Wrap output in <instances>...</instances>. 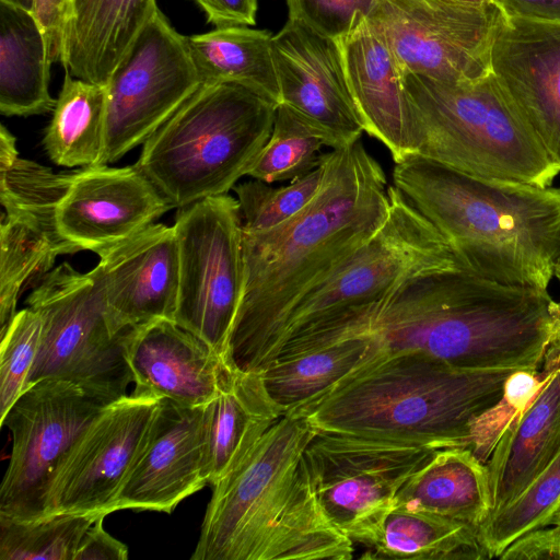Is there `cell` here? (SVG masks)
<instances>
[{"mask_svg": "<svg viewBox=\"0 0 560 560\" xmlns=\"http://www.w3.org/2000/svg\"><path fill=\"white\" fill-rule=\"evenodd\" d=\"M322 185L307 206L267 231H243L244 289L226 359L265 369L295 304L381 225L388 210L385 172L361 139L324 153Z\"/></svg>", "mask_w": 560, "mask_h": 560, "instance_id": "cell-1", "label": "cell"}, {"mask_svg": "<svg viewBox=\"0 0 560 560\" xmlns=\"http://www.w3.org/2000/svg\"><path fill=\"white\" fill-rule=\"evenodd\" d=\"M558 306L548 290L464 269L433 271L350 310L334 334L368 336L372 347L362 360L419 351L460 369L537 371L557 331Z\"/></svg>", "mask_w": 560, "mask_h": 560, "instance_id": "cell-2", "label": "cell"}, {"mask_svg": "<svg viewBox=\"0 0 560 560\" xmlns=\"http://www.w3.org/2000/svg\"><path fill=\"white\" fill-rule=\"evenodd\" d=\"M393 185L444 236L460 267L548 290L560 259V188L480 177L410 154Z\"/></svg>", "mask_w": 560, "mask_h": 560, "instance_id": "cell-3", "label": "cell"}, {"mask_svg": "<svg viewBox=\"0 0 560 560\" xmlns=\"http://www.w3.org/2000/svg\"><path fill=\"white\" fill-rule=\"evenodd\" d=\"M316 430L285 412L212 487L192 560H350L353 541L323 511L305 458Z\"/></svg>", "mask_w": 560, "mask_h": 560, "instance_id": "cell-4", "label": "cell"}, {"mask_svg": "<svg viewBox=\"0 0 560 560\" xmlns=\"http://www.w3.org/2000/svg\"><path fill=\"white\" fill-rule=\"evenodd\" d=\"M515 371L460 369L419 351L377 353L287 412L318 432L470 448L475 423L502 398Z\"/></svg>", "mask_w": 560, "mask_h": 560, "instance_id": "cell-5", "label": "cell"}, {"mask_svg": "<svg viewBox=\"0 0 560 560\" xmlns=\"http://www.w3.org/2000/svg\"><path fill=\"white\" fill-rule=\"evenodd\" d=\"M277 107L238 84H201L143 143L136 165L174 208L228 194L266 145Z\"/></svg>", "mask_w": 560, "mask_h": 560, "instance_id": "cell-6", "label": "cell"}, {"mask_svg": "<svg viewBox=\"0 0 560 560\" xmlns=\"http://www.w3.org/2000/svg\"><path fill=\"white\" fill-rule=\"evenodd\" d=\"M419 136L417 154L459 172L551 186L560 173L502 96L491 71L445 82L404 75Z\"/></svg>", "mask_w": 560, "mask_h": 560, "instance_id": "cell-7", "label": "cell"}, {"mask_svg": "<svg viewBox=\"0 0 560 560\" xmlns=\"http://www.w3.org/2000/svg\"><path fill=\"white\" fill-rule=\"evenodd\" d=\"M388 198L377 230L291 310L265 369L289 340L334 315L377 301L417 276L463 269L444 236L393 184Z\"/></svg>", "mask_w": 560, "mask_h": 560, "instance_id": "cell-8", "label": "cell"}, {"mask_svg": "<svg viewBox=\"0 0 560 560\" xmlns=\"http://www.w3.org/2000/svg\"><path fill=\"white\" fill-rule=\"evenodd\" d=\"M26 303L39 314L42 332L25 388L59 378L107 404L127 395L132 382L126 354L129 330H110L94 269L82 273L65 261L40 278Z\"/></svg>", "mask_w": 560, "mask_h": 560, "instance_id": "cell-9", "label": "cell"}, {"mask_svg": "<svg viewBox=\"0 0 560 560\" xmlns=\"http://www.w3.org/2000/svg\"><path fill=\"white\" fill-rule=\"evenodd\" d=\"M179 284L174 322L222 358L244 289L243 224L229 194L178 208Z\"/></svg>", "mask_w": 560, "mask_h": 560, "instance_id": "cell-10", "label": "cell"}, {"mask_svg": "<svg viewBox=\"0 0 560 560\" xmlns=\"http://www.w3.org/2000/svg\"><path fill=\"white\" fill-rule=\"evenodd\" d=\"M106 85L100 164L143 144L201 85L186 36L158 8Z\"/></svg>", "mask_w": 560, "mask_h": 560, "instance_id": "cell-11", "label": "cell"}, {"mask_svg": "<svg viewBox=\"0 0 560 560\" xmlns=\"http://www.w3.org/2000/svg\"><path fill=\"white\" fill-rule=\"evenodd\" d=\"M108 404L74 383L43 378L27 386L0 419L12 436L0 487V517L45 515L55 474L75 441Z\"/></svg>", "mask_w": 560, "mask_h": 560, "instance_id": "cell-12", "label": "cell"}, {"mask_svg": "<svg viewBox=\"0 0 560 560\" xmlns=\"http://www.w3.org/2000/svg\"><path fill=\"white\" fill-rule=\"evenodd\" d=\"M435 448L318 432L305 458L319 504L332 525L364 544L395 506L396 497Z\"/></svg>", "mask_w": 560, "mask_h": 560, "instance_id": "cell-13", "label": "cell"}, {"mask_svg": "<svg viewBox=\"0 0 560 560\" xmlns=\"http://www.w3.org/2000/svg\"><path fill=\"white\" fill-rule=\"evenodd\" d=\"M504 14L497 3L377 0L368 18L385 35L402 77L462 82L490 72L491 48Z\"/></svg>", "mask_w": 560, "mask_h": 560, "instance_id": "cell-14", "label": "cell"}, {"mask_svg": "<svg viewBox=\"0 0 560 560\" xmlns=\"http://www.w3.org/2000/svg\"><path fill=\"white\" fill-rule=\"evenodd\" d=\"M65 173L55 174L36 162L21 159L16 138L0 137V334L15 314L24 285L43 278L56 257L75 253L55 225V207Z\"/></svg>", "mask_w": 560, "mask_h": 560, "instance_id": "cell-15", "label": "cell"}, {"mask_svg": "<svg viewBox=\"0 0 560 560\" xmlns=\"http://www.w3.org/2000/svg\"><path fill=\"white\" fill-rule=\"evenodd\" d=\"M161 399L126 395L108 404L86 427L59 465L45 515L106 516L136 462Z\"/></svg>", "mask_w": 560, "mask_h": 560, "instance_id": "cell-16", "label": "cell"}, {"mask_svg": "<svg viewBox=\"0 0 560 560\" xmlns=\"http://www.w3.org/2000/svg\"><path fill=\"white\" fill-rule=\"evenodd\" d=\"M172 208L136 164H98L66 173L55 225L75 252L97 254L142 231Z\"/></svg>", "mask_w": 560, "mask_h": 560, "instance_id": "cell-17", "label": "cell"}, {"mask_svg": "<svg viewBox=\"0 0 560 560\" xmlns=\"http://www.w3.org/2000/svg\"><path fill=\"white\" fill-rule=\"evenodd\" d=\"M490 71L506 104L560 171V21L505 13Z\"/></svg>", "mask_w": 560, "mask_h": 560, "instance_id": "cell-18", "label": "cell"}, {"mask_svg": "<svg viewBox=\"0 0 560 560\" xmlns=\"http://www.w3.org/2000/svg\"><path fill=\"white\" fill-rule=\"evenodd\" d=\"M281 103L337 149L361 139V119L348 89L335 39L289 20L271 38Z\"/></svg>", "mask_w": 560, "mask_h": 560, "instance_id": "cell-19", "label": "cell"}, {"mask_svg": "<svg viewBox=\"0 0 560 560\" xmlns=\"http://www.w3.org/2000/svg\"><path fill=\"white\" fill-rule=\"evenodd\" d=\"M207 405L185 407L161 399L115 511L172 513L184 499L209 485Z\"/></svg>", "mask_w": 560, "mask_h": 560, "instance_id": "cell-20", "label": "cell"}, {"mask_svg": "<svg viewBox=\"0 0 560 560\" xmlns=\"http://www.w3.org/2000/svg\"><path fill=\"white\" fill-rule=\"evenodd\" d=\"M97 255L93 269L114 334L158 319L174 320L179 284L174 226L152 223Z\"/></svg>", "mask_w": 560, "mask_h": 560, "instance_id": "cell-21", "label": "cell"}, {"mask_svg": "<svg viewBox=\"0 0 560 560\" xmlns=\"http://www.w3.org/2000/svg\"><path fill=\"white\" fill-rule=\"evenodd\" d=\"M335 40L364 132L381 142L395 163L417 154L420 141L404 77L383 32L358 13Z\"/></svg>", "mask_w": 560, "mask_h": 560, "instance_id": "cell-22", "label": "cell"}, {"mask_svg": "<svg viewBox=\"0 0 560 560\" xmlns=\"http://www.w3.org/2000/svg\"><path fill=\"white\" fill-rule=\"evenodd\" d=\"M126 354L132 395L185 407L205 406L217 396L224 358L174 320L158 319L130 329Z\"/></svg>", "mask_w": 560, "mask_h": 560, "instance_id": "cell-23", "label": "cell"}, {"mask_svg": "<svg viewBox=\"0 0 560 560\" xmlns=\"http://www.w3.org/2000/svg\"><path fill=\"white\" fill-rule=\"evenodd\" d=\"M542 366L540 389L508 423L486 463L491 514L520 497L560 452V348L552 342Z\"/></svg>", "mask_w": 560, "mask_h": 560, "instance_id": "cell-24", "label": "cell"}, {"mask_svg": "<svg viewBox=\"0 0 560 560\" xmlns=\"http://www.w3.org/2000/svg\"><path fill=\"white\" fill-rule=\"evenodd\" d=\"M284 413L261 371H244L224 359L217 396L207 405L209 485L233 471Z\"/></svg>", "mask_w": 560, "mask_h": 560, "instance_id": "cell-25", "label": "cell"}, {"mask_svg": "<svg viewBox=\"0 0 560 560\" xmlns=\"http://www.w3.org/2000/svg\"><path fill=\"white\" fill-rule=\"evenodd\" d=\"M156 9V0H69L60 61L65 71L105 85Z\"/></svg>", "mask_w": 560, "mask_h": 560, "instance_id": "cell-26", "label": "cell"}, {"mask_svg": "<svg viewBox=\"0 0 560 560\" xmlns=\"http://www.w3.org/2000/svg\"><path fill=\"white\" fill-rule=\"evenodd\" d=\"M479 527L491 514L487 465L469 447L436 450L399 490L395 506Z\"/></svg>", "mask_w": 560, "mask_h": 560, "instance_id": "cell-27", "label": "cell"}, {"mask_svg": "<svg viewBox=\"0 0 560 560\" xmlns=\"http://www.w3.org/2000/svg\"><path fill=\"white\" fill-rule=\"evenodd\" d=\"M51 63L33 12L0 1V112L32 116L54 110L48 91Z\"/></svg>", "mask_w": 560, "mask_h": 560, "instance_id": "cell-28", "label": "cell"}, {"mask_svg": "<svg viewBox=\"0 0 560 560\" xmlns=\"http://www.w3.org/2000/svg\"><path fill=\"white\" fill-rule=\"evenodd\" d=\"M368 559H490L467 523L423 511L393 508L364 541Z\"/></svg>", "mask_w": 560, "mask_h": 560, "instance_id": "cell-29", "label": "cell"}, {"mask_svg": "<svg viewBox=\"0 0 560 560\" xmlns=\"http://www.w3.org/2000/svg\"><path fill=\"white\" fill-rule=\"evenodd\" d=\"M268 30L218 27L186 36L201 84L234 83L281 103Z\"/></svg>", "mask_w": 560, "mask_h": 560, "instance_id": "cell-30", "label": "cell"}, {"mask_svg": "<svg viewBox=\"0 0 560 560\" xmlns=\"http://www.w3.org/2000/svg\"><path fill=\"white\" fill-rule=\"evenodd\" d=\"M368 336L342 337L276 358L262 372L272 399L292 410L330 389L371 349Z\"/></svg>", "mask_w": 560, "mask_h": 560, "instance_id": "cell-31", "label": "cell"}, {"mask_svg": "<svg viewBox=\"0 0 560 560\" xmlns=\"http://www.w3.org/2000/svg\"><path fill=\"white\" fill-rule=\"evenodd\" d=\"M106 85L88 82L66 71L43 144L59 166L98 165L104 145Z\"/></svg>", "mask_w": 560, "mask_h": 560, "instance_id": "cell-32", "label": "cell"}, {"mask_svg": "<svg viewBox=\"0 0 560 560\" xmlns=\"http://www.w3.org/2000/svg\"><path fill=\"white\" fill-rule=\"evenodd\" d=\"M324 137L284 104L276 110L271 135L247 176L268 184L291 182L317 168Z\"/></svg>", "mask_w": 560, "mask_h": 560, "instance_id": "cell-33", "label": "cell"}, {"mask_svg": "<svg viewBox=\"0 0 560 560\" xmlns=\"http://www.w3.org/2000/svg\"><path fill=\"white\" fill-rule=\"evenodd\" d=\"M100 516L57 513L34 520L0 517L1 560H73Z\"/></svg>", "mask_w": 560, "mask_h": 560, "instance_id": "cell-34", "label": "cell"}, {"mask_svg": "<svg viewBox=\"0 0 560 560\" xmlns=\"http://www.w3.org/2000/svg\"><path fill=\"white\" fill-rule=\"evenodd\" d=\"M559 505L560 452L520 497L478 527L479 539L489 557L498 558L517 537L550 525Z\"/></svg>", "mask_w": 560, "mask_h": 560, "instance_id": "cell-35", "label": "cell"}, {"mask_svg": "<svg viewBox=\"0 0 560 560\" xmlns=\"http://www.w3.org/2000/svg\"><path fill=\"white\" fill-rule=\"evenodd\" d=\"M324 173L323 154L317 168L285 185L275 186L255 178L236 184L233 189L240 206L243 231L262 232L292 219L317 194Z\"/></svg>", "mask_w": 560, "mask_h": 560, "instance_id": "cell-36", "label": "cell"}, {"mask_svg": "<svg viewBox=\"0 0 560 560\" xmlns=\"http://www.w3.org/2000/svg\"><path fill=\"white\" fill-rule=\"evenodd\" d=\"M42 332L39 314L31 307L19 311L0 334V419L25 388Z\"/></svg>", "mask_w": 560, "mask_h": 560, "instance_id": "cell-37", "label": "cell"}, {"mask_svg": "<svg viewBox=\"0 0 560 560\" xmlns=\"http://www.w3.org/2000/svg\"><path fill=\"white\" fill-rule=\"evenodd\" d=\"M542 382V372L526 370H517L506 380L502 398L474 425L470 448L482 463H487L508 423L530 404Z\"/></svg>", "mask_w": 560, "mask_h": 560, "instance_id": "cell-38", "label": "cell"}, {"mask_svg": "<svg viewBox=\"0 0 560 560\" xmlns=\"http://www.w3.org/2000/svg\"><path fill=\"white\" fill-rule=\"evenodd\" d=\"M377 0H287L289 20L336 39L351 26L355 15H370Z\"/></svg>", "mask_w": 560, "mask_h": 560, "instance_id": "cell-39", "label": "cell"}, {"mask_svg": "<svg viewBox=\"0 0 560 560\" xmlns=\"http://www.w3.org/2000/svg\"><path fill=\"white\" fill-rule=\"evenodd\" d=\"M533 529L513 540L498 557L501 560H560V525Z\"/></svg>", "mask_w": 560, "mask_h": 560, "instance_id": "cell-40", "label": "cell"}, {"mask_svg": "<svg viewBox=\"0 0 560 560\" xmlns=\"http://www.w3.org/2000/svg\"><path fill=\"white\" fill-rule=\"evenodd\" d=\"M69 0H36L34 15L44 32L48 60L60 62Z\"/></svg>", "mask_w": 560, "mask_h": 560, "instance_id": "cell-41", "label": "cell"}, {"mask_svg": "<svg viewBox=\"0 0 560 560\" xmlns=\"http://www.w3.org/2000/svg\"><path fill=\"white\" fill-rule=\"evenodd\" d=\"M205 12L207 22L218 27L256 23L258 0H192Z\"/></svg>", "mask_w": 560, "mask_h": 560, "instance_id": "cell-42", "label": "cell"}, {"mask_svg": "<svg viewBox=\"0 0 560 560\" xmlns=\"http://www.w3.org/2000/svg\"><path fill=\"white\" fill-rule=\"evenodd\" d=\"M105 516L97 517L83 535L73 560H126V545L108 534L103 526Z\"/></svg>", "mask_w": 560, "mask_h": 560, "instance_id": "cell-43", "label": "cell"}, {"mask_svg": "<svg viewBox=\"0 0 560 560\" xmlns=\"http://www.w3.org/2000/svg\"><path fill=\"white\" fill-rule=\"evenodd\" d=\"M508 15L560 21V0H493Z\"/></svg>", "mask_w": 560, "mask_h": 560, "instance_id": "cell-44", "label": "cell"}, {"mask_svg": "<svg viewBox=\"0 0 560 560\" xmlns=\"http://www.w3.org/2000/svg\"><path fill=\"white\" fill-rule=\"evenodd\" d=\"M15 7L22 8L26 11L33 12L35 9L36 0H0Z\"/></svg>", "mask_w": 560, "mask_h": 560, "instance_id": "cell-45", "label": "cell"}, {"mask_svg": "<svg viewBox=\"0 0 560 560\" xmlns=\"http://www.w3.org/2000/svg\"><path fill=\"white\" fill-rule=\"evenodd\" d=\"M456 1L474 3V4L495 3L493 0H456Z\"/></svg>", "mask_w": 560, "mask_h": 560, "instance_id": "cell-46", "label": "cell"}, {"mask_svg": "<svg viewBox=\"0 0 560 560\" xmlns=\"http://www.w3.org/2000/svg\"><path fill=\"white\" fill-rule=\"evenodd\" d=\"M551 524H559L560 525V505L558 506V509L553 513V516L551 518L550 525Z\"/></svg>", "mask_w": 560, "mask_h": 560, "instance_id": "cell-47", "label": "cell"}, {"mask_svg": "<svg viewBox=\"0 0 560 560\" xmlns=\"http://www.w3.org/2000/svg\"><path fill=\"white\" fill-rule=\"evenodd\" d=\"M560 335V302H559V306H558V324H557V331H556V336Z\"/></svg>", "mask_w": 560, "mask_h": 560, "instance_id": "cell-48", "label": "cell"}, {"mask_svg": "<svg viewBox=\"0 0 560 560\" xmlns=\"http://www.w3.org/2000/svg\"><path fill=\"white\" fill-rule=\"evenodd\" d=\"M552 343H555L556 346H558L560 348V335L553 337V339L551 340Z\"/></svg>", "mask_w": 560, "mask_h": 560, "instance_id": "cell-49", "label": "cell"}]
</instances>
